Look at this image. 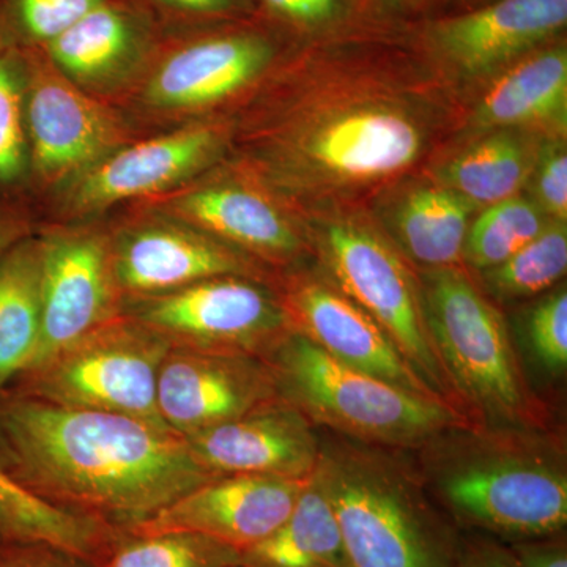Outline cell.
Listing matches in <instances>:
<instances>
[{"mask_svg":"<svg viewBox=\"0 0 567 567\" xmlns=\"http://www.w3.org/2000/svg\"><path fill=\"white\" fill-rule=\"evenodd\" d=\"M0 466L50 505L121 529L216 477L171 429L14 391L0 393Z\"/></svg>","mask_w":567,"mask_h":567,"instance_id":"1","label":"cell"},{"mask_svg":"<svg viewBox=\"0 0 567 567\" xmlns=\"http://www.w3.org/2000/svg\"><path fill=\"white\" fill-rule=\"evenodd\" d=\"M413 453L429 494L462 533L511 544L566 532L565 440L551 427L454 425Z\"/></svg>","mask_w":567,"mask_h":567,"instance_id":"2","label":"cell"},{"mask_svg":"<svg viewBox=\"0 0 567 567\" xmlns=\"http://www.w3.org/2000/svg\"><path fill=\"white\" fill-rule=\"evenodd\" d=\"M315 473L352 567H458L462 532L402 450L323 431Z\"/></svg>","mask_w":567,"mask_h":567,"instance_id":"3","label":"cell"},{"mask_svg":"<svg viewBox=\"0 0 567 567\" xmlns=\"http://www.w3.org/2000/svg\"><path fill=\"white\" fill-rule=\"evenodd\" d=\"M421 301L458 409L473 424L550 429V413L527 379L505 317L458 267L431 268Z\"/></svg>","mask_w":567,"mask_h":567,"instance_id":"4","label":"cell"},{"mask_svg":"<svg viewBox=\"0 0 567 567\" xmlns=\"http://www.w3.org/2000/svg\"><path fill=\"white\" fill-rule=\"evenodd\" d=\"M265 363L279 395L317 429L369 445L413 451L454 425L472 423L450 402L410 393L342 364L297 331Z\"/></svg>","mask_w":567,"mask_h":567,"instance_id":"5","label":"cell"},{"mask_svg":"<svg viewBox=\"0 0 567 567\" xmlns=\"http://www.w3.org/2000/svg\"><path fill=\"white\" fill-rule=\"evenodd\" d=\"M171 349L163 336L123 312L25 371L14 393L167 427L156 390Z\"/></svg>","mask_w":567,"mask_h":567,"instance_id":"6","label":"cell"},{"mask_svg":"<svg viewBox=\"0 0 567 567\" xmlns=\"http://www.w3.org/2000/svg\"><path fill=\"white\" fill-rule=\"evenodd\" d=\"M278 47L249 25L163 29L158 43L128 84L133 103L153 117L181 122L233 99L270 69Z\"/></svg>","mask_w":567,"mask_h":567,"instance_id":"7","label":"cell"},{"mask_svg":"<svg viewBox=\"0 0 567 567\" xmlns=\"http://www.w3.org/2000/svg\"><path fill=\"white\" fill-rule=\"evenodd\" d=\"M123 312L173 347L265 360L292 333L281 300L260 284L223 276L125 301Z\"/></svg>","mask_w":567,"mask_h":567,"instance_id":"8","label":"cell"},{"mask_svg":"<svg viewBox=\"0 0 567 567\" xmlns=\"http://www.w3.org/2000/svg\"><path fill=\"white\" fill-rule=\"evenodd\" d=\"M324 257L339 292L368 312L425 385L461 412L425 324L420 286L401 257L377 235L353 224L330 226Z\"/></svg>","mask_w":567,"mask_h":567,"instance_id":"9","label":"cell"},{"mask_svg":"<svg viewBox=\"0 0 567 567\" xmlns=\"http://www.w3.org/2000/svg\"><path fill=\"white\" fill-rule=\"evenodd\" d=\"M25 51L29 183L41 188L69 183L133 141L117 111L74 84L40 50Z\"/></svg>","mask_w":567,"mask_h":567,"instance_id":"10","label":"cell"},{"mask_svg":"<svg viewBox=\"0 0 567 567\" xmlns=\"http://www.w3.org/2000/svg\"><path fill=\"white\" fill-rule=\"evenodd\" d=\"M223 132L189 122L148 140L132 141L66 183L62 215L82 219L125 203H147L210 166L223 147Z\"/></svg>","mask_w":567,"mask_h":567,"instance_id":"11","label":"cell"},{"mask_svg":"<svg viewBox=\"0 0 567 567\" xmlns=\"http://www.w3.org/2000/svg\"><path fill=\"white\" fill-rule=\"evenodd\" d=\"M40 237L41 333L31 368L123 315L125 305L115 279L110 230L63 226L44 230Z\"/></svg>","mask_w":567,"mask_h":567,"instance_id":"12","label":"cell"},{"mask_svg":"<svg viewBox=\"0 0 567 567\" xmlns=\"http://www.w3.org/2000/svg\"><path fill=\"white\" fill-rule=\"evenodd\" d=\"M111 229L112 260L123 301L174 292L223 276L251 279L244 252L188 224L141 210Z\"/></svg>","mask_w":567,"mask_h":567,"instance_id":"13","label":"cell"},{"mask_svg":"<svg viewBox=\"0 0 567 567\" xmlns=\"http://www.w3.org/2000/svg\"><path fill=\"white\" fill-rule=\"evenodd\" d=\"M308 480L264 475L213 477L155 516L122 532L134 536L193 533L241 554L262 543L289 517Z\"/></svg>","mask_w":567,"mask_h":567,"instance_id":"14","label":"cell"},{"mask_svg":"<svg viewBox=\"0 0 567 567\" xmlns=\"http://www.w3.org/2000/svg\"><path fill=\"white\" fill-rule=\"evenodd\" d=\"M279 398L265 360L173 347L158 374L156 404L171 431H207Z\"/></svg>","mask_w":567,"mask_h":567,"instance_id":"15","label":"cell"},{"mask_svg":"<svg viewBox=\"0 0 567 567\" xmlns=\"http://www.w3.org/2000/svg\"><path fill=\"white\" fill-rule=\"evenodd\" d=\"M213 476L264 475L308 480L320 457V432L281 395L207 431L185 436Z\"/></svg>","mask_w":567,"mask_h":567,"instance_id":"16","label":"cell"},{"mask_svg":"<svg viewBox=\"0 0 567 567\" xmlns=\"http://www.w3.org/2000/svg\"><path fill=\"white\" fill-rule=\"evenodd\" d=\"M281 305L292 330L334 360L410 393L442 399L410 368L386 331L339 290L320 282L295 284Z\"/></svg>","mask_w":567,"mask_h":567,"instance_id":"17","label":"cell"},{"mask_svg":"<svg viewBox=\"0 0 567 567\" xmlns=\"http://www.w3.org/2000/svg\"><path fill=\"white\" fill-rule=\"evenodd\" d=\"M137 208L188 224L262 259L289 260L301 249L292 224L268 197L248 186L192 181Z\"/></svg>","mask_w":567,"mask_h":567,"instance_id":"18","label":"cell"},{"mask_svg":"<svg viewBox=\"0 0 567 567\" xmlns=\"http://www.w3.org/2000/svg\"><path fill=\"white\" fill-rule=\"evenodd\" d=\"M162 32L137 0H104L40 51L74 84L92 92L96 85L128 84Z\"/></svg>","mask_w":567,"mask_h":567,"instance_id":"19","label":"cell"},{"mask_svg":"<svg viewBox=\"0 0 567 567\" xmlns=\"http://www.w3.org/2000/svg\"><path fill=\"white\" fill-rule=\"evenodd\" d=\"M567 22V0H496L436 22L435 50L470 76H484L535 50Z\"/></svg>","mask_w":567,"mask_h":567,"instance_id":"20","label":"cell"},{"mask_svg":"<svg viewBox=\"0 0 567 567\" xmlns=\"http://www.w3.org/2000/svg\"><path fill=\"white\" fill-rule=\"evenodd\" d=\"M421 133L404 115L360 110L317 126L301 141L306 162L336 177H386L410 166L421 152Z\"/></svg>","mask_w":567,"mask_h":567,"instance_id":"21","label":"cell"},{"mask_svg":"<svg viewBox=\"0 0 567 567\" xmlns=\"http://www.w3.org/2000/svg\"><path fill=\"white\" fill-rule=\"evenodd\" d=\"M40 235L25 238L0 259V393L35 360L41 333Z\"/></svg>","mask_w":567,"mask_h":567,"instance_id":"22","label":"cell"},{"mask_svg":"<svg viewBox=\"0 0 567 567\" xmlns=\"http://www.w3.org/2000/svg\"><path fill=\"white\" fill-rule=\"evenodd\" d=\"M244 567H352L330 499L316 473L289 517L262 543L241 551Z\"/></svg>","mask_w":567,"mask_h":567,"instance_id":"23","label":"cell"},{"mask_svg":"<svg viewBox=\"0 0 567 567\" xmlns=\"http://www.w3.org/2000/svg\"><path fill=\"white\" fill-rule=\"evenodd\" d=\"M567 112L566 48L540 51L513 66L477 104V128H506L527 123L557 122Z\"/></svg>","mask_w":567,"mask_h":567,"instance_id":"24","label":"cell"},{"mask_svg":"<svg viewBox=\"0 0 567 567\" xmlns=\"http://www.w3.org/2000/svg\"><path fill=\"white\" fill-rule=\"evenodd\" d=\"M475 205L451 188H423L399 208L398 230L405 251L431 268L457 267Z\"/></svg>","mask_w":567,"mask_h":567,"instance_id":"25","label":"cell"},{"mask_svg":"<svg viewBox=\"0 0 567 567\" xmlns=\"http://www.w3.org/2000/svg\"><path fill=\"white\" fill-rule=\"evenodd\" d=\"M532 171L527 145L516 134H492L447 164L443 178L473 205L503 203L516 196Z\"/></svg>","mask_w":567,"mask_h":567,"instance_id":"26","label":"cell"},{"mask_svg":"<svg viewBox=\"0 0 567 567\" xmlns=\"http://www.w3.org/2000/svg\"><path fill=\"white\" fill-rule=\"evenodd\" d=\"M25 80L28 51L0 41V199L21 200L29 185Z\"/></svg>","mask_w":567,"mask_h":567,"instance_id":"27","label":"cell"},{"mask_svg":"<svg viewBox=\"0 0 567 567\" xmlns=\"http://www.w3.org/2000/svg\"><path fill=\"white\" fill-rule=\"evenodd\" d=\"M240 551L193 533L134 536L122 532L93 567H235Z\"/></svg>","mask_w":567,"mask_h":567,"instance_id":"28","label":"cell"},{"mask_svg":"<svg viewBox=\"0 0 567 567\" xmlns=\"http://www.w3.org/2000/svg\"><path fill=\"white\" fill-rule=\"evenodd\" d=\"M547 226L539 207L522 197H511L477 216L466 234L462 257L483 274L506 262Z\"/></svg>","mask_w":567,"mask_h":567,"instance_id":"29","label":"cell"},{"mask_svg":"<svg viewBox=\"0 0 567 567\" xmlns=\"http://www.w3.org/2000/svg\"><path fill=\"white\" fill-rule=\"evenodd\" d=\"M566 270V224L555 221L506 262L483 271V278L495 297L513 300L543 293L561 281Z\"/></svg>","mask_w":567,"mask_h":567,"instance_id":"30","label":"cell"},{"mask_svg":"<svg viewBox=\"0 0 567 567\" xmlns=\"http://www.w3.org/2000/svg\"><path fill=\"white\" fill-rule=\"evenodd\" d=\"M104 0H0V41L43 50Z\"/></svg>","mask_w":567,"mask_h":567,"instance_id":"31","label":"cell"},{"mask_svg":"<svg viewBox=\"0 0 567 567\" xmlns=\"http://www.w3.org/2000/svg\"><path fill=\"white\" fill-rule=\"evenodd\" d=\"M529 349L537 363L554 375L567 368V293L566 289L548 295L528 317Z\"/></svg>","mask_w":567,"mask_h":567,"instance_id":"32","label":"cell"},{"mask_svg":"<svg viewBox=\"0 0 567 567\" xmlns=\"http://www.w3.org/2000/svg\"><path fill=\"white\" fill-rule=\"evenodd\" d=\"M163 29L212 24L234 17L245 0H137Z\"/></svg>","mask_w":567,"mask_h":567,"instance_id":"33","label":"cell"},{"mask_svg":"<svg viewBox=\"0 0 567 567\" xmlns=\"http://www.w3.org/2000/svg\"><path fill=\"white\" fill-rule=\"evenodd\" d=\"M537 199L554 221L565 223L567 216V158L565 148L544 152L537 169Z\"/></svg>","mask_w":567,"mask_h":567,"instance_id":"34","label":"cell"},{"mask_svg":"<svg viewBox=\"0 0 567 567\" xmlns=\"http://www.w3.org/2000/svg\"><path fill=\"white\" fill-rule=\"evenodd\" d=\"M271 17L303 28L327 24L339 17L342 0H259Z\"/></svg>","mask_w":567,"mask_h":567,"instance_id":"35","label":"cell"},{"mask_svg":"<svg viewBox=\"0 0 567 567\" xmlns=\"http://www.w3.org/2000/svg\"><path fill=\"white\" fill-rule=\"evenodd\" d=\"M514 567H567L566 532L506 544Z\"/></svg>","mask_w":567,"mask_h":567,"instance_id":"36","label":"cell"},{"mask_svg":"<svg viewBox=\"0 0 567 567\" xmlns=\"http://www.w3.org/2000/svg\"><path fill=\"white\" fill-rule=\"evenodd\" d=\"M0 567H93L84 559L44 546L0 544Z\"/></svg>","mask_w":567,"mask_h":567,"instance_id":"37","label":"cell"},{"mask_svg":"<svg viewBox=\"0 0 567 567\" xmlns=\"http://www.w3.org/2000/svg\"><path fill=\"white\" fill-rule=\"evenodd\" d=\"M458 567H514L506 544L494 537L462 533Z\"/></svg>","mask_w":567,"mask_h":567,"instance_id":"38","label":"cell"},{"mask_svg":"<svg viewBox=\"0 0 567 567\" xmlns=\"http://www.w3.org/2000/svg\"><path fill=\"white\" fill-rule=\"evenodd\" d=\"M32 235L35 224L24 203L0 199V259Z\"/></svg>","mask_w":567,"mask_h":567,"instance_id":"39","label":"cell"},{"mask_svg":"<svg viewBox=\"0 0 567 567\" xmlns=\"http://www.w3.org/2000/svg\"><path fill=\"white\" fill-rule=\"evenodd\" d=\"M382 2L394 7V9H405V7L415 6V3L423 2V0H382Z\"/></svg>","mask_w":567,"mask_h":567,"instance_id":"40","label":"cell"},{"mask_svg":"<svg viewBox=\"0 0 567 567\" xmlns=\"http://www.w3.org/2000/svg\"><path fill=\"white\" fill-rule=\"evenodd\" d=\"M235 567H244V566H241V565H238V566H235Z\"/></svg>","mask_w":567,"mask_h":567,"instance_id":"41","label":"cell"}]
</instances>
